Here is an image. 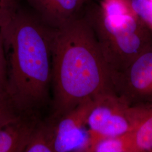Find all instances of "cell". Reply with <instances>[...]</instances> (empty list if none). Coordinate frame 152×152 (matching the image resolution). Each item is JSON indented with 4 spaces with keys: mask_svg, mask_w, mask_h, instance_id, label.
Listing matches in <instances>:
<instances>
[{
    "mask_svg": "<svg viewBox=\"0 0 152 152\" xmlns=\"http://www.w3.org/2000/svg\"><path fill=\"white\" fill-rule=\"evenodd\" d=\"M52 88L50 115L56 120L80 104L114 92L98 39L84 16L54 29Z\"/></svg>",
    "mask_w": 152,
    "mask_h": 152,
    "instance_id": "1",
    "label": "cell"
},
{
    "mask_svg": "<svg viewBox=\"0 0 152 152\" xmlns=\"http://www.w3.org/2000/svg\"><path fill=\"white\" fill-rule=\"evenodd\" d=\"M1 31L7 62V93L20 113H39L50 100L54 29L20 9Z\"/></svg>",
    "mask_w": 152,
    "mask_h": 152,
    "instance_id": "2",
    "label": "cell"
},
{
    "mask_svg": "<svg viewBox=\"0 0 152 152\" xmlns=\"http://www.w3.org/2000/svg\"><path fill=\"white\" fill-rule=\"evenodd\" d=\"M85 8L83 16L95 33L110 76L124 70L152 45V31L135 14L106 16L92 1Z\"/></svg>",
    "mask_w": 152,
    "mask_h": 152,
    "instance_id": "3",
    "label": "cell"
},
{
    "mask_svg": "<svg viewBox=\"0 0 152 152\" xmlns=\"http://www.w3.org/2000/svg\"><path fill=\"white\" fill-rule=\"evenodd\" d=\"M151 105H131L114 92L94 99L87 117L88 141L130 132L146 114Z\"/></svg>",
    "mask_w": 152,
    "mask_h": 152,
    "instance_id": "4",
    "label": "cell"
},
{
    "mask_svg": "<svg viewBox=\"0 0 152 152\" xmlns=\"http://www.w3.org/2000/svg\"><path fill=\"white\" fill-rule=\"evenodd\" d=\"M111 80L115 94L130 104L152 102V45Z\"/></svg>",
    "mask_w": 152,
    "mask_h": 152,
    "instance_id": "5",
    "label": "cell"
},
{
    "mask_svg": "<svg viewBox=\"0 0 152 152\" xmlns=\"http://www.w3.org/2000/svg\"><path fill=\"white\" fill-rule=\"evenodd\" d=\"M94 99L78 105L57 120L55 152H86L88 141L85 130Z\"/></svg>",
    "mask_w": 152,
    "mask_h": 152,
    "instance_id": "6",
    "label": "cell"
},
{
    "mask_svg": "<svg viewBox=\"0 0 152 152\" xmlns=\"http://www.w3.org/2000/svg\"><path fill=\"white\" fill-rule=\"evenodd\" d=\"M38 19L49 27L57 29L80 15L90 0H28Z\"/></svg>",
    "mask_w": 152,
    "mask_h": 152,
    "instance_id": "7",
    "label": "cell"
},
{
    "mask_svg": "<svg viewBox=\"0 0 152 152\" xmlns=\"http://www.w3.org/2000/svg\"><path fill=\"white\" fill-rule=\"evenodd\" d=\"M39 119V113H20L16 120L1 128L0 152H25Z\"/></svg>",
    "mask_w": 152,
    "mask_h": 152,
    "instance_id": "8",
    "label": "cell"
},
{
    "mask_svg": "<svg viewBox=\"0 0 152 152\" xmlns=\"http://www.w3.org/2000/svg\"><path fill=\"white\" fill-rule=\"evenodd\" d=\"M57 120L51 117L41 118L36 125L25 152H55Z\"/></svg>",
    "mask_w": 152,
    "mask_h": 152,
    "instance_id": "9",
    "label": "cell"
},
{
    "mask_svg": "<svg viewBox=\"0 0 152 152\" xmlns=\"http://www.w3.org/2000/svg\"><path fill=\"white\" fill-rule=\"evenodd\" d=\"M132 152H152V105L130 132Z\"/></svg>",
    "mask_w": 152,
    "mask_h": 152,
    "instance_id": "10",
    "label": "cell"
},
{
    "mask_svg": "<svg viewBox=\"0 0 152 152\" xmlns=\"http://www.w3.org/2000/svg\"><path fill=\"white\" fill-rule=\"evenodd\" d=\"M86 152H133L130 132L119 136L100 137L90 140Z\"/></svg>",
    "mask_w": 152,
    "mask_h": 152,
    "instance_id": "11",
    "label": "cell"
},
{
    "mask_svg": "<svg viewBox=\"0 0 152 152\" xmlns=\"http://www.w3.org/2000/svg\"><path fill=\"white\" fill-rule=\"evenodd\" d=\"M20 114L7 92L0 91V129L16 120Z\"/></svg>",
    "mask_w": 152,
    "mask_h": 152,
    "instance_id": "12",
    "label": "cell"
},
{
    "mask_svg": "<svg viewBox=\"0 0 152 152\" xmlns=\"http://www.w3.org/2000/svg\"><path fill=\"white\" fill-rule=\"evenodd\" d=\"M137 17L152 32V1L150 0H128Z\"/></svg>",
    "mask_w": 152,
    "mask_h": 152,
    "instance_id": "13",
    "label": "cell"
},
{
    "mask_svg": "<svg viewBox=\"0 0 152 152\" xmlns=\"http://www.w3.org/2000/svg\"><path fill=\"white\" fill-rule=\"evenodd\" d=\"M20 10L18 0H0V29L7 27Z\"/></svg>",
    "mask_w": 152,
    "mask_h": 152,
    "instance_id": "14",
    "label": "cell"
},
{
    "mask_svg": "<svg viewBox=\"0 0 152 152\" xmlns=\"http://www.w3.org/2000/svg\"><path fill=\"white\" fill-rule=\"evenodd\" d=\"M7 83V62L3 34L0 29V91H6Z\"/></svg>",
    "mask_w": 152,
    "mask_h": 152,
    "instance_id": "15",
    "label": "cell"
},
{
    "mask_svg": "<svg viewBox=\"0 0 152 152\" xmlns=\"http://www.w3.org/2000/svg\"><path fill=\"white\" fill-rule=\"evenodd\" d=\"M90 1H97V0H90Z\"/></svg>",
    "mask_w": 152,
    "mask_h": 152,
    "instance_id": "16",
    "label": "cell"
},
{
    "mask_svg": "<svg viewBox=\"0 0 152 152\" xmlns=\"http://www.w3.org/2000/svg\"><path fill=\"white\" fill-rule=\"evenodd\" d=\"M150 1H152V0H150Z\"/></svg>",
    "mask_w": 152,
    "mask_h": 152,
    "instance_id": "17",
    "label": "cell"
}]
</instances>
